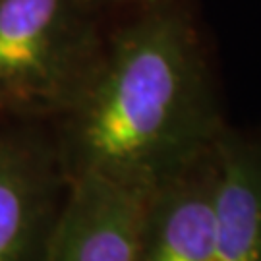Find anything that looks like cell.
Listing matches in <instances>:
<instances>
[{
	"mask_svg": "<svg viewBox=\"0 0 261 261\" xmlns=\"http://www.w3.org/2000/svg\"><path fill=\"white\" fill-rule=\"evenodd\" d=\"M145 194L95 174L68 180L41 261H138Z\"/></svg>",
	"mask_w": 261,
	"mask_h": 261,
	"instance_id": "277c9868",
	"label": "cell"
},
{
	"mask_svg": "<svg viewBox=\"0 0 261 261\" xmlns=\"http://www.w3.org/2000/svg\"><path fill=\"white\" fill-rule=\"evenodd\" d=\"M213 145L147 190L138 261H215Z\"/></svg>",
	"mask_w": 261,
	"mask_h": 261,
	"instance_id": "5b68a950",
	"label": "cell"
},
{
	"mask_svg": "<svg viewBox=\"0 0 261 261\" xmlns=\"http://www.w3.org/2000/svg\"><path fill=\"white\" fill-rule=\"evenodd\" d=\"M101 10L89 0H0V114L55 120L101 53Z\"/></svg>",
	"mask_w": 261,
	"mask_h": 261,
	"instance_id": "7a4b0ae2",
	"label": "cell"
},
{
	"mask_svg": "<svg viewBox=\"0 0 261 261\" xmlns=\"http://www.w3.org/2000/svg\"><path fill=\"white\" fill-rule=\"evenodd\" d=\"M97 10H109V8H122V6H140L143 2L149 0H89Z\"/></svg>",
	"mask_w": 261,
	"mask_h": 261,
	"instance_id": "52a82bcc",
	"label": "cell"
},
{
	"mask_svg": "<svg viewBox=\"0 0 261 261\" xmlns=\"http://www.w3.org/2000/svg\"><path fill=\"white\" fill-rule=\"evenodd\" d=\"M136 8L105 33L82 91L50 120L66 180L95 174L149 190L226 126L190 12L174 0Z\"/></svg>",
	"mask_w": 261,
	"mask_h": 261,
	"instance_id": "6da1fadb",
	"label": "cell"
},
{
	"mask_svg": "<svg viewBox=\"0 0 261 261\" xmlns=\"http://www.w3.org/2000/svg\"><path fill=\"white\" fill-rule=\"evenodd\" d=\"M213 159L215 261H261V140L224 126Z\"/></svg>",
	"mask_w": 261,
	"mask_h": 261,
	"instance_id": "8992f818",
	"label": "cell"
},
{
	"mask_svg": "<svg viewBox=\"0 0 261 261\" xmlns=\"http://www.w3.org/2000/svg\"><path fill=\"white\" fill-rule=\"evenodd\" d=\"M0 116H2V114H0Z\"/></svg>",
	"mask_w": 261,
	"mask_h": 261,
	"instance_id": "ba28073f",
	"label": "cell"
},
{
	"mask_svg": "<svg viewBox=\"0 0 261 261\" xmlns=\"http://www.w3.org/2000/svg\"><path fill=\"white\" fill-rule=\"evenodd\" d=\"M47 122L0 116V261H41L62 203L68 180Z\"/></svg>",
	"mask_w": 261,
	"mask_h": 261,
	"instance_id": "3957f363",
	"label": "cell"
}]
</instances>
